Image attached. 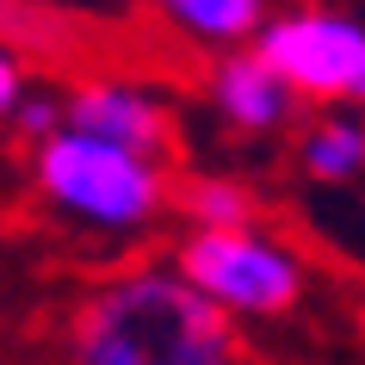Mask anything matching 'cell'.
Instances as JSON below:
<instances>
[{"label": "cell", "mask_w": 365, "mask_h": 365, "mask_svg": "<svg viewBox=\"0 0 365 365\" xmlns=\"http://www.w3.org/2000/svg\"><path fill=\"white\" fill-rule=\"evenodd\" d=\"M38 192L81 223L143 230L168 205V168L130 149H112V143H93V136L50 130L38 143Z\"/></svg>", "instance_id": "2"}, {"label": "cell", "mask_w": 365, "mask_h": 365, "mask_svg": "<svg viewBox=\"0 0 365 365\" xmlns=\"http://www.w3.org/2000/svg\"><path fill=\"white\" fill-rule=\"evenodd\" d=\"M25 99V62L13 56V50H6V43H0V118L13 112V106H19Z\"/></svg>", "instance_id": "11"}, {"label": "cell", "mask_w": 365, "mask_h": 365, "mask_svg": "<svg viewBox=\"0 0 365 365\" xmlns=\"http://www.w3.org/2000/svg\"><path fill=\"white\" fill-rule=\"evenodd\" d=\"M68 365H242V334L180 272H118L81 297Z\"/></svg>", "instance_id": "1"}, {"label": "cell", "mask_w": 365, "mask_h": 365, "mask_svg": "<svg viewBox=\"0 0 365 365\" xmlns=\"http://www.w3.org/2000/svg\"><path fill=\"white\" fill-rule=\"evenodd\" d=\"M180 279L223 316H285L304 297V260L248 223V230H192L180 242Z\"/></svg>", "instance_id": "3"}, {"label": "cell", "mask_w": 365, "mask_h": 365, "mask_svg": "<svg viewBox=\"0 0 365 365\" xmlns=\"http://www.w3.org/2000/svg\"><path fill=\"white\" fill-rule=\"evenodd\" d=\"M13 112H19V130L38 136V143H43L50 130H62V99H43V93H38V99H19Z\"/></svg>", "instance_id": "10"}, {"label": "cell", "mask_w": 365, "mask_h": 365, "mask_svg": "<svg viewBox=\"0 0 365 365\" xmlns=\"http://www.w3.org/2000/svg\"><path fill=\"white\" fill-rule=\"evenodd\" d=\"M161 13H168L173 31H186L198 43H248L260 25H267V0H155Z\"/></svg>", "instance_id": "7"}, {"label": "cell", "mask_w": 365, "mask_h": 365, "mask_svg": "<svg viewBox=\"0 0 365 365\" xmlns=\"http://www.w3.org/2000/svg\"><path fill=\"white\" fill-rule=\"evenodd\" d=\"M304 168H309V180H328V186L353 180L365 168V130L353 118H322L304 136Z\"/></svg>", "instance_id": "8"}, {"label": "cell", "mask_w": 365, "mask_h": 365, "mask_svg": "<svg viewBox=\"0 0 365 365\" xmlns=\"http://www.w3.org/2000/svg\"><path fill=\"white\" fill-rule=\"evenodd\" d=\"M211 99H217V112L230 118L235 130H272V124H285L291 106H297V99L285 93V81L272 75L254 50H230V56L211 68Z\"/></svg>", "instance_id": "6"}, {"label": "cell", "mask_w": 365, "mask_h": 365, "mask_svg": "<svg viewBox=\"0 0 365 365\" xmlns=\"http://www.w3.org/2000/svg\"><path fill=\"white\" fill-rule=\"evenodd\" d=\"M62 130L112 143V149H130V155H143V161H161V155L173 149L168 106H161L149 87H130V81H112V75L81 81L75 93L62 99Z\"/></svg>", "instance_id": "5"}, {"label": "cell", "mask_w": 365, "mask_h": 365, "mask_svg": "<svg viewBox=\"0 0 365 365\" xmlns=\"http://www.w3.org/2000/svg\"><path fill=\"white\" fill-rule=\"evenodd\" d=\"M192 230H248L254 223V198L235 186V180H217V173H198L192 186L180 192Z\"/></svg>", "instance_id": "9"}, {"label": "cell", "mask_w": 365, "mask_h": 365, "mask_svg": "<svg viewBox=\"0 0 365 365\" xmlns=\"http://www.w3.org/2000/svg\"><path fill=\"white\" fill-rule=\"evenodd\" d=\"M254 56L285 81L291 99L353 106L365 93V31L334 6H291L254 31Z\"/></svg>", "instance_id": "4"}]
</instances>
